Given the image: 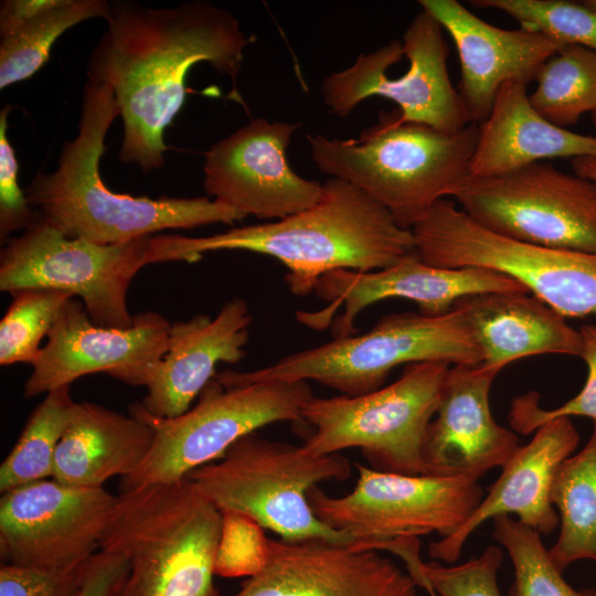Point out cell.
<instances>
[{
    "label": "cell",
    "mask_w": 596,
    "mask_h": 596,
    "mask_svg": "<svg viewBox=\"0 0 596 596\" xmlns=\"http://www.w3.org/2000/svg\"><path fill=\"white\" fill-rule=\"evenodd\" d=\"M10 107L0 111V241L6 244L11 234L25 230L38 217L25 191L18 184V160L7 136V116Z\"/></svg>",
    "instance_id": "74e56055"
},
{
    "label": "cell",
    "mask_w": 596,
    "mask_h": 596,
    "mask_svg": "<svg viewBox=\"0 0 596 596\" xmlns=\"http://www.w3.org/2000/svg\"><path fill=\"white\" fill-rule=\"evenodd\" d=\"M419 258L434 267L505 274L564 318L596 316V253L552 248L492 233L441 199L411 228Z\"/></svg>",
    "instance_id": "8fae6325"
},
{
    "label": "cell",
    "mask_w": 596,
    "mask_h": 596,
    "mask_svg": "<svg viewBox=\"0 0 596 596\" xmlns=\"http://www.w3.org/2000/svg\"><path fill=\"white\" fill-rule=\"evenodd\" d=\"M127 570L128 563L123 554L99 550L92 556L85 582L75 596H113Z\"/></svg>",
    "instance_id": "f35d334b"
},
{
    "label": "cell",
    "mask_w": 596,
    "mask_h": 596,
    "mask_svg": "<svg viewBox=\"0 0 596 596\" xmlns=\"http://www.w3.org/2000/svg\"><path fill=\"white\" fill-rule=\"evenodd\" d=\"M149 237L100 245L66 237L38 215L1 249L0 290H63L82 299L95 324L129 328L135 319L127 304L129 285L143 266L153 264Z\"/></svg>",
    "instance_id": "4fadbf2b"
},
{
    "label": "cell",
    "mask_w": 596,
    "mask_h": 596,
    "mask_svg": "<svg viewBox=\"0 0 596 596\" xmlns=\"http://www.w3.org/2000/svg\"><path fill=\"white\" fill-rule=\"evenodd\" d=\"M477 124L448 134L427 125L382 120L359 139L309 135L311 159L322 172L355 185L411 230L469 175Z\"/></svg>",
    "instance_id": "5b68a950"
},
{
    "label": "cell",
    "mask_w": 596,
    "mask_h": 596,
    "mask_svg": "<svg viewBox=\"0 0 596 596\" xmlns=\"http://www.w3.org/2000/svg\"><path fill=\"white\" fill-rule=\"evenodd\" d=\"M70 386L46 393L0 466V491L53 477L56 449L75 404Z\"/></svg>",
    "instance_id": "f546056e"
},
{
    "label": "cell",
    "mask_w": 596,
    "mask_h": 596,
    "mask_svg": "<svg viewBox=\"0 0 596 596\" xmlns=\"http://www.w3.org/2000/svg\"><path fill=\"white\" fill-rule=\"evenodd\" d=\"M443 26L422 10L403 34L354 63L326 75L320 85L323 104L340 117L364 99L394 102L398 119L457 132L470 124L458 89L451 84Z\"/></svg>",
    "instance_id": "7c38bea8"
},
{
    "label": "cell",
    "mask_w": 596,
    "mask_h": 596,
    "mask_svg": "<svg viewBox=\"0 0 596 596\" xmlns=\"http://www.w3.org/2000/svg\"><path fill=\"white\" fill-rule=\"evenodd\" d=\"M551 501L560 518L557 541L549 549L555 566L563 573L590 560L596 567V424L584 448L558 466Z\"/></svg>",
    "instance_id": "4316f807"
},
{
    "label": "cell",
    "mask_w": 596,
    "mask_h": 596,
    "mask_svg": "<svg viewBox=\"0 0 596 596\" xmlns=\"http://www.w3.org/2000/svg\"><path fill=\"white\" fill-rule=\"evenodd\" d=\"M583 2L596 12V0H585Z\"/></svg>",
    "instance_id": "b9f144b4"
},
{
    "label": "cell",
    "mask_w": 596,
    "mask_h": 596,
    "mask_svg": "<svg viewBox=\"0 0 596 596\" xmlns=\"http://www.w3.org/2000/svg\"><path fill=\"white\" fill-rule=\"evenodd\" d=\"M117 496L104 488L40 480L2 493L0 550L7 563L64 568L88 561Z\"/></svg>",
    "instance_id": "9a60e30c"
},
{
    "label": "cell",
    "mask_w": 596,
    "mask_h": 596,
    "mask_svg": "<svg viewBox=\"0 0 596 596\" xmlns=\"http://www.w3.org/2000/svg\"><path fill=\"white\" fill-rule=\"evenodd\" d=\"M499 372L483 364L450 365L422 448L424 475L479 480L503 467L519 438L492 416L489 393Z\"/></svg>",
    "instance_id": "ffe728a7"
},
{
    "label": "cell",
    "mask_w": 596,
    "mask_h": 596,
    "mask_svg": "<svg viewBox=\"0 0 596 596\" xmlns=\"http://www.w3.org/2000/svg\"><path fill=\"white\" fill-rule=\"evenodd\" d=\"M579 435L570 417H557L540 426L532 439L519 446L488 488L481 502L453 534L432 542L428 555L436 562L455 564L464 544L486 521L514 514L540 534H551L560 524L551 501L558 466L573 455Z\"/></svg>",
    "instance_id": "7402d4cb"
},
{
    "label": "cell",
    "mask_w": 596,
    "mask_h": 596,
    "mask_svg": "<svg viewBox=\"0 0 596 596\" xmlns=\"http://www.w3.org/2000/svg\"><path fill=\"white\" fill-rule=\"evenodd\" d=\"M12 300L0 321V364L36 361L64 306L74 298L70 292L46 288H24L11 292Z\"/></svg>",
    "instance_id": "1f68e13d"
},
{
    "label": "cell",
    "mask_w": 596,
    "mask_h": 596,
    "mask_svg": "<svg viewBox=\"0 0 596 596\" xmlns=\"http://www.w3.org/2000/svg\"><path fill=\"white\" fill-rule=\"evenodd\" d=\"M251 322L246 301L233 298L214 318L195 315L171 323L168 351L146 372L141 386L147 394L136 404L158 418L188 412L220 362L234 364L245 356Z\"/></svg>",
    "instance_id": "603a6c76"
},
{
    "label": "cell",
    "mask_w": 596,
    "mask_h": 596,
    "mask_svg": "<svg viewBox=\"0 0 596 596\" xmlns=\"http://www.w3.org/2000/svg\"><path fill=\"white\" fill-rule=\"evenodd\" d=\"M91 558L64 568L4 563L0 567V596H75L85 582Z\"/></svg>",
    "instance_id": "8d00e7d4"
},
{
    "label": "cell",
    "mask_w": 596,
    "mask_h": 596,
    "mask_svg": "<svg viewBox=\"0 0 596 596\" xmlns=\"http://www.w3.org/2000/svg\"><path fill=\"white\" fill-rule=\"evenodd\" d=\"M426 361L482 363L475 336L458 310L441 316L389 313L365 333L333 338L254 371L225 370L214 379L226 387L312 380L341 395L358 396L381 389L394 368Z\"/></svg>",
    "instance_id": "8992f818"
},
{
    "label": "cell",
    "mask_w": 596,
    "mask_h": 596,
    "mask_svg": "<svg viewBox=\"0 0 596 596\" xmlns=\"http://www.w3.org/2000/svg\"><path fill=\"white\" fill-rule=\"evenodd\" d=\"M449 364L411 363L390 385L358 396H313L302 421L313 433L302 444L313 455L359 448L373 469L424 475L422 448L441 397Z\"/></svg>",
    "instance_id": "9c48e42d"
},
{
    "label": "cell",
    "mask_w": 596,
    "mask_h": 596,
    "mask_svg": "<svg viewBox=\"0 0 596 596\" xmlns=\"http://www.w3.org/2000/svg\"><path fill=\"white\" fill-rule=\"evenodd\" d=\"M478 126L471 177L502 175L547 159L596 156V137L546 120L532 106L525 84H503Z\"/></svg>",
    "instance_id": "d4e9b609"
},
{
    "label": "cell",
    "mask_w": 596,
    "mask_h": 596,
    "mask_svg": "<svg viewBox=\"0 0 596 596\" xmlns=\"http://www.w3.org/2000/svg\"><path fill=\"white\" fill-rule=\"evenodd\" d=\"M222 512V529L215 555V574L222 577H253L266 566L269 540L252 518Z\"/></svg>",
    "instance_id": "e575fe53"
},
{
    "label": "cell",
    "mask_w": 596,
    "mask_h": 596,
    "mask_svg": "<svg viewBox=\"0 0 596 596\" xmlns=\"http://www.w3.org/2000/svg\"><path fill=\"white\" fill-rule=\"evenodd\" d=\"M171 323L161 315H135L129 328L95 324L72 298L63 308L32 365L23 395L34 397L97 372L141 386L146 372L168 351Z\"/></svg>",
    "instance_id": "e0dca14e"
},
{
    "label": "cell",
    "mask_w": 596,
    "mask_h": 596,
    "mask_svg": "<svg viewBox=\"0 0 596 596\" xmlns=\"http://www.w3.org/2000/svg\"><path fill=\"white\" fill-rule=\"evenodd\" d=\"M329 302L316 312L297 311L299 322L313 328L331 326L333 338L355 333L354 321L371 305L391 298L414 301L426 316L451 311L455 302L466 296L482 292L530 294L514 278L480 267L439 268L424 263L416 251L398 262L374 272L338 269L322 275L313 289Z\"/></svg>",
    "instance_id": "2e32d148"
},
{
    "label": "cell",
    "mask_w": 596,
    "mask_h": 596,
    "mask_svg": "<svg viewBox=\"0 0 596 596\" xmlns=\"http://www.w3.org/2000/svg\"><path fill=\"white\" fill-rule=\"evenodd\" d=\"M418 3L447 31L457 49L461 74L458 93L470 124L487 119L503 84L528 85L540 67L564 47L533 30L494 26L456 0Z\"/></svg>",
    "instance_id": "44dd1931"
},
{
    "label": "cell",
    "mask_w": 596,
    "mask_h": 596,
    "mask_svg": "<svg viewBox=\"0 0 596 596\" xmlns=\"http://www.w3.org/2000/svg\"><path fill=\"white\" fill-rule=\"evenodd\" d=\"M449 196L503 237L596 253V182L574 172L542 161L497 177L467 175Z\"/></svg>",
    "instance_id": "5bb4252c"
},
{
    "label": "cell",
    "mask_w": 596,
    "mask_h": 596,
    "mask_svg": "<svg viewBox=\"0 0 596 596\" xmlns=\"http://www.w3.org/2000/svg\"><path fill=\"white\" fill-rule=\"evenodd\" d=\"M578 331L582 340L579 358L587 366L583 389L573 398L553 409H545L540 405L538 392L517 396L511 402L508 415L513 432L529 435L557 417L584 416L596 424V322L585 323Z\"/></svg>",
    "instance_id": "836d02e7"
},
{
    "label": "cell",
    "mask_w": 596,
    "mask_h": 596,
    "mask_svg": "<svg viewBox=\"0 0 596 596\" xmlns=\"http://www.w3.org/2000/svg\"><path fill=\"white\" fill-rule=\"evenodd\" d=\"M60 0H4L0 4V36L4 38Z\"/></svg>",
    "instance_id": "ab89813d"
},
{
    "label": "cell",
    "mask_w": 596,
    "mask_h": 596,
    "mask_svg": "<svg viewBox=\"0 0 596 596\" xmlns=\"http://www.w3.org/2000/svg\"><path fill=\"white\" fill-rule=\"evenodd\" d=\"M492 520V535L514 568L509 596H596L595 589H575L564 579L538 531L510 515Z\"/></svg>",
    "instance_id": "4dcf8cb0"
},
{
    "label": "cell",
    "mask_w": 596,
    "mask_h": 596,
    "mask_svg": "<svg viewBox=\"0 0 596 596\" xmlns=\"http://www.w3.org/2000/svg\"><path fill=\"white\" fill-rule=\"evenodd\" d=\"M529 99L546 120L566 128L596 110V52L566 45L538 71Z\"/></svg>",
    "instance_id": "f1b7e54d"
},
{
    "label": "cell",
    "mask_w": 596,
    "mask_h": 596,
    "mask_svg": "<svg viewBox=\"0 0 596 596\" xmlns=\"http://www.w3.org/2000/svg\"><path fill=\"white\" fill-rule=\"evenodd\" d=\"M406 570L379 551L321 539L269 540L264 570L234 596H417Z\"/></svg>",
    "instance_id": "d6986e66"
},
{
    "label": "cell",
    "mask_w": 596,
    "mask_h": 596,
    "mask_svg": "<svg viewBox=\"0 0 596 596\" xmlns=\"http://www.w3.org/2000/svg\"><path fill=\"white\" fill-rule=\"evenodd\" d=\"M119 109L111 89L86 82L78 132L63 146L58 166L39 172L25 189L40 217L70 238L117 245L164 230H190L246 216L209 196L151 199L116 193L99 172L105 138Z\"/></svg>",
    "instance_id": "3957f363"
},
{
    "label": "cell",
    "mask_w": 596,
    "mask_h": 596,
    "mask_svg": "<svg viewBox=\"0 0 596 596\" xmlns=\"http://www.w3.org/2000/svg\"><path fill=\"white\" fill-rule=\"evenodd\" d=\"M110 1L60 0L0 41V88L33 76L50 58L54 42L70 28L106 19Z\"/></svg>",
    "instance_id": "83f0119b"
},
{
    "label": "cell",
    "mask_w": 596,
    "mask_h": 596,
    "mask_svg": "<svg viewBox=\"0 0 596 596\" xmlns=\"http://www.w3.org/2000/svg\"><path fill=\"white\" fill-rule=\"evenodd\" d=\"M107 28L87 64L107 85L124 124L119 159L149 172L166 164V128L181 109L190 68L207 62L233 83L249 43L237 19L205 1L151 8L110 1Z\"/></svg>",
    "instance_id": "6da1fadb"
},
{
    "label": "cell",
    "mask_w": 596,
    "mask_h": 596,
    "mask_svg": "<svg viewBox=\"0 0 596 596\" xmlns=\"http://www.w3.org/2000/svg\"><path fill=\"white\" fill-rule=\"evenodd\" d=\"M469 3L501 11L521 28L540 32L563 46L581 45L596 52V12L583 1L471 0Z\"/></svg>",
    "instance_id": "d6a6232c"
},
{
    "label": "cell",
    "mask_w": 596,
    "mask_h": 596,
    "mask_svg": "<svg viewBox=\"0 0 596 596\" xmlns=\"http://www.w3.org/2000/svg\"><path fill=\"white\" fill-rule=\"evenodd\" d=\"M502 560V550L489 545L461 564L424 563V574L437 596H500L498 571Z\"/></svg>",
    "instance_id": "d590c367"
},
{
    "label": "cell",
    "mask_w": 596,
    "mask_h": 596,
    "mask_svg": "<svg viewBox=\"0 0 596 596\" xmlns=\"http://www.w3.org/2000/svg\"><path fill=\"white\" fill-rule=\"evenodd\" d=\"M313 397L306 381H268L226 387L213 379L198 403L173 418H158L137 404L130 414L153 428L142 464L123 477L119 492L187 478L219 460L242 437L278 422L304 423L302 408Z\"/></svg>",
    "instance_id": "30bf717a"
},
{
    "label": "cell",
    "mask_w": 596,
    "mask_h": 596,
    "mask_svg": "<svg viewBox=\"0 0 596 596\" xmlns=\"http://www.w3.org/2000/svg\"><path fill=\"white\" fill-rule=\"evenodd\" d=\"M156 263H195L202 254L242 249L272 256L287 268L288 289L305 296L332 270L386 268L415 249L411 230L350 182L330 177L316 204L275 222L233 227L202 237L153 235Z\"/></svg>",
    "instance_id": "7a4b0ae2"
},
{
    "label": "cell",
    "mask_w": 596,
    "mask_h": 596,
    "mask_svg": "<svg viewBox=\"0 0 596 596\" xmlns=\"http://www.w3.org/2000/svg\"><path fill=\"white\" fill-rule=\"evenodd\" d=\"M571 163L574 173L596 182V156L575 158Z\"/></svg>",
    "instance_id": "60d3db41"
},
{
    "label": "cell",
    "mask_w": 596,
    "mask_h": 596,
    "mask_svg": "<svg viewBox=\"0 0 596 596\" xmlns=\"http://www.w3.org/2000/svg\"><path fill=\"white\" fill-rule=\"evenodd\" d=\"M593 123L596 126V110L592 113Z\"/></svg>",
    "instance_id": "7bdbcfd3"
},
{
    "label": "cell",
    "mask_w": 596,
    "mask_h": 596,
    "mask_svg": "<svg viewBox=\"0 0 596 596\" xmlns=\"http://www.w3.org/2000/svg\"><path fill=\"white\" fill-rule=\"evenodd\" d=\"M299 125L252 119L205 153L203 185L243 215L284 219L318 202L322 184L295 172L286 151Z\"/></svg>",
    "instance_id": "ac0fdd59"
},
{
    "label": "cell",
    "mask_w": 596,
    "mask_h": 596,
    "mask_svg": "<svg viewBox=\"0 0 596 596\" xmlns=\"http://www.w3.org/2000/svg\"><path fill=\"white\" fill-rule=\"evenodd\" d=\"M153 436V428L136 415L75 402L56 449L52 479L103 488L109 478L129 476L142 464Z\"/></svg>",
    "instance_id": "484cf974"
},
{
    "label": "cell",
    "mask_w": 596,
    "mask_h": 596,
    "mask_svg": "<svg viewBox=\"0 0 596 596\" xmlns=\"http://www.w3.org/2000/svg\"><path fill=\"white\" fill-rule=\"evenodd\" d=\"M351 492L331 497L315 487L308 493L317 518L368 550L398 556L417 586H429L419 556V536L453 534L471 515L485 493L466 477L400 475L356 465Z\"/></svg>",
    "instance_id": "52a82bcc"
},
{
    "label": "cell",
    "mask_w": 596,
    "mask_h": 596,
    "mask_svg": "<svg viewBox=\"0 0 596 596\" xmlns=\"http://www.w3.org/2000/svg\"><path fill=\"white\" fill-rule=\"evenodd\" d=\"M430 596H437V595H436V594H433V595H430Z\"/></svg>",
    "instance_id": "ee69618b"
},
{
    "label": "cell",
    "mask_w": 596,
    "mask_h": 596,
    "mask_svg": "<svg viewBox=\"0 0 596 596\" xmlns=\"http://www.w3.org/2000/svg\"><path fill=\"white\" fill-rule=\"evenodd\" d=\"M350 475V461L339 454L313 455L302 445L253 433L188 477L220 511L245 514L281 540L321 539L368 550L353 536L321 522L308 501L318 483Z\"/></svg>",
    "instance_id": "ba28073f"
},
{
    "label": "cell",
    "mask_w": 596,
    "mask_h": 596,
    "mask_svg": "<svg viewBox=\"0 0 596 596\" xmlns=\"http://www.w3.org/2000/svg\"><path fill=\"white\" fill-rule=\"evenodd\" d=\"M222 512L189 477L119 492L99 549L125 556L113 596H220Z\"/></svg>",
    "instance_id": "277c9868"
},
{
    "label": "cell",
    "mask_w": 596,
    "mask_h": 596,
    "mask_svg": "<svg viewBox=\"0 0 596 596\" xmlns=\"http://www.w3.org/2000/svg\"><path fill=\"white\" fill-rule=\"evenodd\" d=\"M453 309L469 324L481 351V364L498 372L531 355L581 354L579 331L533 295L476 294L458 299Z\"/></svg>",
    "instance_id": "cb8c5ba5"
}]
</instances>
